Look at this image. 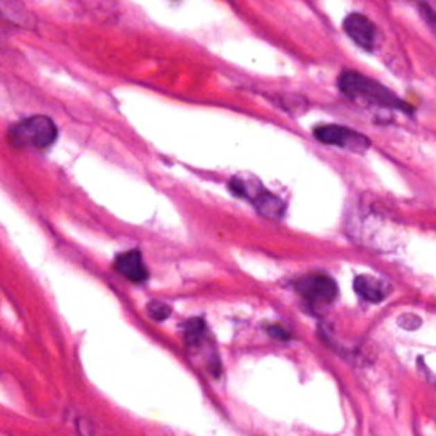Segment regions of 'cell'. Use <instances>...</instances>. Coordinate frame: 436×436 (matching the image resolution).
Masks as SVG:
<instances>
[{
	"mask_svg": "<svg viewBox=\"0 0 436 436\" xmlns=\"http://www.w3.org/2000/svg\"><path fill=\"white\" fill-rule=\"evenodd\" d=\"M297 292L312 304H331L338 297V285L327 274L312 273L295 281Z\"/></svg>",
	"mask_w": 436,
	"mask_h": 436,
	"instance_id": "4",
	"label": "cell"
},
{
	"mask_svg": "<svg viewBox=\"0 0 436 436\" xmlns=\"http://www.w3.org/2000/svg\"><path fill=\"white\" fill-rule=\"evenodd\" d=\"M355 290L363 300L370 302V304H378V302L385 300L387 295H389L390 286L383 279L363 274V277H356Z\"/></svg>",
	"mask_w": 436,
	"mask_h": 436,
	"instance_id": "7",
	"label": "cell"
},
{
	"mask_svg": "<svg viewBox=\"0 0 436 436\" xmlns=\"http://www.w3.org/2000/svg\"><path fill=\"white\" fill-rule=\"evenodd\" d=\"M230 189H232L237 196H241V198H249V200H254L256 196L263 191L259 181L254 176L252 177L236 176L232 181H230Z\"/></svg>",
	"mask_w": 436,
	"mask_h": 436,
	"instance_id": "9",
	"label": "cell"
},
{
	"mask_svg": "<svg viewBox=\"0 0 436 436\" xmlns=\"http://www.w3.org/2000/svg\"><path fill=\"white\" fill-rule=\"evenodd\" d=\"M9 141L19 150H46L57 141L58 128L48 116H29L10 126Z\"/></svg>",
	"mask_w": 436,
	"mask_h": 436,
	"instance_id": "2",
	"label": "cell"
},
{
	"mask_svg": "<svg viewBox=\"0 0 436 436\" xmlns=\"http://www.w3.org/2000/svg\"><path fill=\"white\" fill-rule=\"evenodd\" d=\"M114 268L121 277L132 283H143L148 278L147 266H145L140 251H126L119 254L114 261Z\"/></svg>",
	"mask_w": 436,
	"mask_h": 436,
	"instance_id": "6",
	"label": "cell"
},
{
	"mask_svg": "<svg viewBox=\"0 0 436 436\" xmlns=\"http://www.w3.org/2000/svg\"><path fill=\"white\" fill-rule=\"evenodd\" d=\"M252 201H254V204H256V208H258L259 213L264 215V217L279 218L283 215V208H285L283 207V201L279 200L278 196L264 191V189Z\"/></svg>",
	"mask_w": 436,
	"mask_h": 436,
	"instance_id": "8",
	"label": "cell"
},
{
	"mask_svg": "<svg viewBox=\"0 0 436 436\" xmlns=\"http://www.w3.org/2000/svg\"><path fill=\"white\" fill-rule=\"evenodd\" d=\"M148 314L154 320H164L171 315V307L169 305L162 304V302H150L148 304Z\"/></svg>",
	"mask_w": 436,
	"mask_h": 436,
	"instance_id": "11",
	"label": "cell"
},
{
	"mask_svg": "<svg viewBox=\"0 0 436 436\" xmlns=\"http://www.w3.org/2000/svg\"><path fill=\"white\" fill-rule=\"evenodd\" d=\"M345 33L355 44L363 50L372 51L377 40V28L365 14L353 12L345 19Z\"/></svg>",
	"mask_w": 436,
	"mask_h": 436,
	"instance_id": "5",
	"label": "cell"
},
{
	"mask_svg": "<svg viewBox=\"0 0 436 436\" xmlns=\"http://www.w3.org/2000/svg\"><path fill=\"white\" fill-rule=\"evenodd\" d=\"M338 85L342 94H346L351 99H363L367 103L392 107V110L399 111H411V106L399 98L396 92H392L389 87L380 84V82L363 76V73L345 70L339 76Z\"/></svg>",
	"mask_w": 436,
	"mask_h": 436,
	"instance_id": "1",
	"label": "cell"
},
{
	"mask_svg": "<svg viewBox=\"0 0 436 436\" xmlns=\"http://www.w3.org/2000/svg\"><path fill=\"white\" fill-rule=\"evenodd\" d=\"M315 139L326 145L346 148L351 152H365L370 147V140L367 135L341 125H320L314 130Z\"/></svg>",
	"mask_w": 436,
	"mask_h": 436,
	"instance_id": "3",
	"label": "cell"
},
{
	"mask_svg": "<svg viewBox=\"0 0 436 436\" xmlns=\"http://www.w3.org/2000/svg\"><path fill=\"white\" fill-rule=\"evenodd\" d=\"M268 331H270L271 336L277 338V339H281V341H286V339L292 338V336H290L288 331L283 329L281 326H270V327H268Z\"/></svg>",
	"mask_w": 436,
	"mask_h": 436,
	"instance_id": "12",
	"label": "cell"
},
{
	"mask_svg": "<svg viewBox=\"0 0 436 436\" xmlns=\"http://www.w3.org/2000/svg\"><path fill=\"white\" fill-rule=\"evenodd\" d=\"M204 334V324L201 319H191L188 324H186V342L188 345H198Z\"/></svg>",
	"mask_w": 436,
	"mask_h": 436,
	"instance_id": "10",
	"label": "cell"
}]
</instances>
